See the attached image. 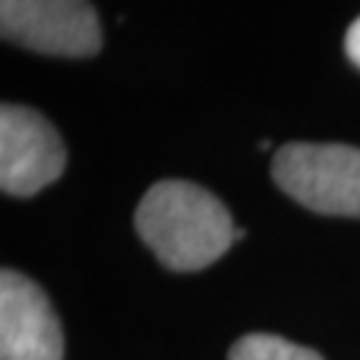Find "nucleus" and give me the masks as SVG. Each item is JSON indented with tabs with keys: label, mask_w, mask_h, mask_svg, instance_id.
<instances>
[{
	"label": "nucleus",
	"mask_w": 360,
	"mask_h": 360,
	"mask_svg": "<svg viewBox=\"0 0 360 360\" xmlns=\"http://www.w3.org/2000/svg\"><path fill=\"white\" fill-rule=\"evenodd\" d=\"M136 230L155 257L176 272L214 264L243 235L217 195L181 179L158 181L144 193Z\"/></svg>",
	"instance_id": "nucleus-1"
},
{
	"label": "nucleus",
	"mask_w": 360,
	"mask_h": 360,
	"mask_svg": "<svg viewBox=\"0 0 360 360\" xmlns=\"http://www.w3.org/2000/svg\"><path fill=\"white\" fill-rule=\"evenodd\" d=\"M272 179L309 211L360 217V150L349 144H285L272 158Z\"/></svg>",
	"instance_id": "nucleus-2"
},
{
	"label": "nucleus",
	"mask_w": 360,
	"mask_h": 360,
	"mask_svg": "<svg viewBox=\"0 0 360 360\" xmlns=\"http://www.w3.org/2000/svg\"><path fill=\"white\" fill-rule=\"evenodd\" d=\"M0 32L46 56L83 59L102 49L99 16L89 0H0Z\"/></svg>",
	"instance_id": "nucleus-3"
},
{
	"label": "nucleus",
	"mask_w": 360,
	"mask_h": 360,
	"mask_svg": "<svg viewBox=\"0 0 360 360\" xmlns=\"http://www.w3.org/2000/svg\"><path fill=\"white\" fill-rule=\"evenodd\" d=\"M67 150L38 110L22 104L0 107V187L13 198H30L62 176Z\"/></svg>",
	"instance_id": "nucleus-4"
},
{
	"label": "nucleus",
	"mask_w": 360,
	"mask_h": 360,
	"mask_svg": "<svg viewBox=\"0 0 360 360\" xmlns=\"http://www.w3.org/2000/svg\"><path fill=\"white\" fill-rule=\"evenodd\" d=\"M65 336L49 296L16 270L0 275V360H62Z\"/></svg>",
	"instance_id": "nucleus-5"
},
{
	"label": "nucleus",
	"mask_w": 360,
	"mask_h": 360,
	"mask_svg": "<svg viewBox=\"0 0 360 360\" xmlns=\"http://www.w3.org/2000/svg\"><path fill=\"white\" fill-rule=\"evenodd\" d=\"M230 360H323L315 349L275 334H248L230 349Z\"/></svg>",
	"instance_id": "nucleus-6"
},
{
	"label": "nucleus",
	"mask_w": 360,
	"mask_h": 360,
	"mask_svg": "<svg viewBox=\"0 0 360 360\" xmlns=\"http://www.w3.org/2000/svg\"><path fill=\"white\" fill-rule=\"evenodd\" d=\"M345 49H347V56L352 65L360 67V16L352 22V27L347 30V40H345Z\"/></svg>",
	"instance_id": "nucleus-7"
}]
</instances>
